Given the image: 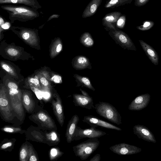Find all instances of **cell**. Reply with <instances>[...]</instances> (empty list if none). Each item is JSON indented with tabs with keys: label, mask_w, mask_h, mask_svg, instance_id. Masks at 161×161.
Listing matches in <instances>:
<instances>
[{
	"label": "cell",
	"mask_w": 161,
	"mask_h": 161,
	"mask_svg": "<svg viewBox=\"0 0 161 161\" xmlns=\"http://www.w3.org/2000/svg\"><path fill=\"white\" fill-rule=\"evenodd\" d=\"M63 153L61 152L58 148H52L50 151V158L51 160L57 158L61 156Z\"/></svg>",
	"instance_id": "484cf974"
},
{
	"label": "cell",
	"mask_w": 161,
	"mask_h": 161,
	"mask_svg": "<svg viewBox=\"0 0 161 161\" xmlns=\"http://www.w3.org/2000/svg\"><path fill=\"white\" fill-rule=\"evenodd\" d=\"M9 94L13 109L20 119H23L24 109L20 93L17 89H10Z\"/></svg>",
	"instance_id": "8992f818"
},
{
	"label": "cell",
	"mask_w": 161,
	"mask_h": 161,
	"mask_svg": "<svg viewBox=\"0 0 161 161\" xmlns=\"http://www.w3.org/2000/svg\"><path fill=\"white\" fill-rule=\"evenodd\" d=\"M82 121L88 124L91 127L96 128L100 126L106 129L116 130L118 131L122 130L120 128L109 123L99 119L96 116L89 115L85 116Z\"/></svg>",
	"instance_id": "ba28073f"
},
{
	"label": "cell",
	"mask_w": 161,
	"mask_h": 161,
	"mask_svg": "<svg viewBox=\"0 0 161 161\" xmlns=\"http://www.w3.org/2000/svg\"><path fill=\"white\" fill-rule=\"evenodd\" d=\"M122 15L121 13L119 11H115L106 14L102 19V24L106 31L115 29L116 24L119 18Z\"/></svg>",
	"instance_id": "4fadbf2b"
},
{
	"label": "cell",
	"mask_w": 161,
	"mask_h": 161,
	"mask_svg": "<svg viewBox=\"0 0 161 161\" xmlns=\"http://www.w3.org/2000/svg\"><path fill=\"white\" fill-rule=\"evenodd\" d=\"M73 102L75 106L80 107L89 110L94 108L92 98L79 94L73 95Z\"/></svg>",
	"instance_id": "7c38bea8"
},
{
	"label": "cell",
	"mask_w": 161,
	"mask_h": 161,
	"mask_svg": "<svg viewBox=\"0 0 161 161\" xmlns=\"http://www.w3.org/2000/svg\"><path fill=\"white\" fill-rule=\"evenodd\" d=\"M2 129L4 132L10 133H17L21 131V129L20 128L10 126H5Z\"/></svg>",
	"instance_id": "f546056e"
},
{
	"label": "cell",
	"mask_w": 161,
	"mask_h": 161,
	"mask_svg": "<svg viewBox=\"0 0 161 161\" xmlns=\"http://www.w3.org/2000/svg\"><path fill=\"white\" fill-rule=\"evenodd\" d=\"M47 140L53 143H57L59 141L58 136L55 131H52L46 135Z\"/></svg>",
	"instance_id": "f1b7e54d"
},
{
	"label": "cell",
	"mask_w": 161,
	"mask_h": 161,
	"mask_svg": "<svg viewBox=\"0 0 161 161\" xmlns=\"http://www.w3.org/2000/svg\"><path fill=\"white\" fill-rule=\"evenodd\" d=\"M60 16V15L58 14H53L51 15L47 19V21H48L49 20H50L54 18H58L59 16Z\"/></svg>",
	"instance_id": "60d3db41"
},
{
	"label": "cell",
	"mask_w": 161,
	"mask_h": 161,
	"mask_svg": "<svg viewBox=\"0 0 161 161\" xmlns=\"http://www.w3.org/2000/svg\"><path fill=\"white\" fill-rule=\"evenodd\" d=\"M8 86L10 89H18V86L15 83L10 82L8 83Z\"/></svg>",
	"instance_id": "d590c367"
},
{
	"label": "cell",
	"mask_w": 161,
	"mask_h": 161,
	"mask_svg": "<svg viewBox=\"0 0 161 161\" xmlns=\"http://www.w3.org/2000/svg\"><path fill=\"white\" fill-rule=\"evenodd\" d=\"M74 67L77 70H81L85 69H91L92 66L88 59L86 56H78L74 59L73 62Z\"/></svg>",
	"instance_id": "ffe728a7"
},
{
	"label": "cell",
	"mask_w": 161,
	"mask_h": 161,
	"mask_svg": "<svg viewBox=\"0 0 161 161\" xmlns=\"http://www.w3.org/2000/svg\"><path fill=\"white\" fill-rule=\"evenodd\" d=\"M109 149L114 153L120 155L135 154L142 151L141 148L125 143L112 146L109 147Z\"/></svg>",
	"instance_id": "52a82bcc"
},
{
	"label": "cell",
	"mask_w": 161,
	"mask_h": 161,
	"mask_svg": "<svg viewBox=\"0 0 161 161\" xmlns=\"http://www.w3.org/2000/svg\"><path fill=\"white\" fill-rule=\"evenodd\" d=\"M35 94H36V95L37 96V97H38L39 98V97H40L41 98H42V96L41 93L40 91L36 89V91L35 90Z\"/></svg>",
	"instance_id": "7bdbcfd3"
},
{
	"label": "cell",
	"mask_w": 161,
	"mask_h": 161,
	"mask_svg": "<svg viewBox=\"0 0 161 161\" xmlns=\"http://www.w3.org/2000/svg\"><path fill=\"white\" fill-rule=\"evenodd\" d=\"M55 100L52 101V104L54 114L58 121L61 126L64 122V116L61 100L58 96H55Z\"/></svg>",
	"instance_id": "5bb4252c"
},
{
	"label": "cell",
	"mask_w": 161,
	"mask_h": 161,
	"mask_svg": "<svg viewBox=\"0 0 161 161\" xmlns=\"http://www.w3.org/2000/svg\"><path fill=\"white\" fill-rule=\"evenodd\" d=\"M120 6L124 5L126 4L130 3L133 0H120Z\"/></svg>",
	"instance_id": "74e56055"
},
{
	"label": "cell",
	"mask_w": 161,
	"mask_h": 161,
	"mask_svg": "<svg viewBox=\"0 0 161 161\" xmlns=\"http://www.w3.org/2000/svg\"><path fill=\"white\" fill-rule=\"evenodd\" d=\"M12 143L11 142H9L7 143H6L3 144L1 146L0 148L1 149H6L11 146L12 145Z\"/></svg>",
	"instance_id": "e575fe53"
},
{
	"label": "cell",
	"mask_w": 161,
	"mask_h": 161,
	"mask_svg": "<svg viewBox=\"0 0 161 161\" xmlns=\"http://www.w3.org/2000/svg\"><path fill=\"white\" fill-rule=\"evenodd\" d=\"M0 111L5 120L8 121L12 120L13 116L10 103L5 91L3 90L0 92Z\"/></svg>",
	"instance_id": "9c48e42d"
},
{
	"label": "cell",
	"mask_w": 161,
	"mask_h": 161,
	"mask_svg": "<svg viewBox=\"0 0 161 161\" xmlns=\"http://www.w3.org/2000/svg\"><path fill=\"white\" fill-rule=\"evenodd\" d=\"M102 0H92L84 10L82 16L86 18L94 15L97 11Z\"/></svg>",
	"instance_id": "d6986e66"
},
{
	"label": "cell",
	"mask_w": 161,
	"mask_h": 161,
	"mask_svg": "<svg viewBox=\"0 0 161 161\" xmlns=\"http://www.w3.org/2000/svg\"><path fill=\"white\" fill-rule=\"evenodd\" d=\"M80 119L77 114L74 115L69 121L65 133V137L67 142L73 141V137Z\"/></svg>",
	"instance_id": "9a60e30c"
},
{
	"label": "cell",
	"mask_w": 161,
	"mask_h": 161,
	"mask_svg": "<svg viewBox=\"0 0 161 161\" xmlns=\"http://www.w3.org/2000/svg\"><path fill=\"white\" fill-rule=\"evenodd\" d=\"M51 80L56 83H59L61 81V77L60 76L55 75L52 78Z\"/></svg>",
	"instance_id": "8d00e7d4"
},
{
	"label": "cell",
	"mask_w": 161,
	"mask_h": 161,
	"mask_svg": "<svg viewBox=\"0 0 161 161\" xmlns=\"http://www.w3.org/2000/svg\"><path fill=\"white\" fill-rule=\"evenodd\" d=\"M100 143L97 138H90L73 147L76 157L82 160L87 159L97 148Z\"/></svg>",
	"instance_id": "3957f363"
},
{
	"label": "cell",
	"mask_w": 161,
	"mask_h": 161,
	"mask_svg": "<svg viewBox=\"0 0 161 161\" xmlns=\"http://www.w3.org/2000/svg\"><path fill=\"white\" fill-rule=\"evenodd\" d=\"M139 42L146 54L154 65L158 64L159 58L157 52L150 45L142 40Z\"/></svg>",
	"instance_id": "e0dca14e"
},
{
	"label": "cell",
	"mask_w": 161,
	"mask_h": 161,
	"mask_svg": "<svg viewBox=\"0 0 161 161\" xmlns=\"http://www.w3.org/2000/svg\"><path fill=\"white\" fill-rule=\"evenodd\" d=\"M24 107L28 113H31L35 107V103L31 97L27 93H25L22 97Z\"/></svg>",
	"instance_id": "7402d4cb"
},
{
	"label": "cell",
	"mask_w": 161,
	"mask_h": 161,
	"mask_svg": "<svg viewBox=\"0 0 161 161\" xmlns=\"http://www.w3.org/2000/svg\"><path fill=\"white\" fill-rule=\"evenodd\" d=\"M40 81L41 83L44 86H47L48 85V83L47 79L44 77H42L40 79Z\"/></svg>",
	"instance_id": "f35d334b"
},
{
	"label": "cell",
	"mask_w": 161,
	"mask_h": 161,
	"mask_svg": "<svg viewBox=\"0 0 161 161\" xmlns=\"http://www.w3.org/2000/svg\"><path fill=\"white\" fill-rule=\"evenodd\" d=\"M29 161H37V158L31 146H29Z\"/></svg>",
	"instance_id": "4dcf8cb0"
},
{
	"label": "cell",
	"mask_w": 161,
	"mask_h": 161,
	"mask_svg": "<svg viewBox=\"0 0 161 161\" xmlns=\"http://www.w3.org/2000/svg\"><path fill=\"white\" fill-rule=\"evenodd\" d=\"M62 46L61 44H58L57 47L56 49V51L57 52H60L62 50Z\"/></svg>",
	"instance_id": "ee69618b"
},
{
	"label": "cell",
	"mask_w": 161,
	"mask_h": 161,
	"mask_svg": "<svg viewBox=\"0 0 161 161\" xmlns=\"http://www.w3.org/2000/svg\"><path fill=\"white\" fill-rule=\"evenodd\" d=\"M80 41L81 43L86 47H91L94 44L93 38L90 34L88 32H85L81 35Z\"/></svg>",
	"instance_id": "603a6c76"
},
{
	"label": "cell",
	"mask_w": 161,
	"mask_h": 161,
	"mask_svg": "<svg viewBox=\"0 0 161 161\" xmlns=\"http://www.w3.org/2000/svg\"><path fill=\"white\" fill-rule=\"evenodd\" d=\"M120 0H108L106 2L104 7L108 8H113L120 6Z\"/></svg>",
	"instance_id": "4316f807"
},
{
	"label": "cell",
	"mask_w": 161,
	"mask_h": 161,
	"mask_svg": "<svg viewBox=\"0 0 161 161\" xmlns=\"http://www.w3.org/2000/svg\"><path fill=\"white\" fill-rule=\"evenodd\" d=\"M100 155L99 153H97L91 158L89 161H100Z\"/></svg>",
	"instance_id": "836d02e7"
},
{
	"label": "cell",
	"mask_w": 161,
	"mask_h": 161,
	"mask_svg": "<svg viewBox=\"0 0 161 161\" xmlns=\"http://www.w3.org/2000/svg\"><path fill=\"white\" fill-rule=\"evenodd\" d=\"M2 67L3 69L8 72H9L10 71V68L6 64H3L2 65Z\"/></svg>",
	"instance_id": "b9f144b4"
},
{
	"label": "cell",
	"mask_w": 161,
	"mask_h": 161,
	"mask_svg": "<svg viewBox=\"0 0 161 161\" xmlns=\"http://www.w3.org/2000/svg\"><path fill=\"white\" fill-rule=\"evenodd\" d=\"M133 131L134 133L139 138L149 142H156L154 135L152 132L144 125H134L133 127Z\"/></svg>",
	"instance_id": "30bf717a"
},
{
	"label": "cell",
	"mask_w": 161,
	"mask_h": 161,
	"mask_svg": "<svg viewBox=\"0 0 161 161\" xmlns=\"http://www.w3.org/2000/svg\"><path fill=\"white\" fill-rule=\"evenodd\" d=\"M108 34L115 41L124 49L136 50V48L132 41L127 34L116 28L115 29L109 30Z\"/></svg>",
	"instance_id": "277c9868"
},
{
	"label": "cell",
	"mask_w": 161,
	"mask_h": 161,
	"mask_svg": "<svg viewBox=\"0 0 161 161\" xmlns=\"http://www.w3.org/2000/svg\"><path fill=\"white\" fill-rule=\"evenodd\" d=\"M36 119L41 123L43 125L49 129H53L55 127L54 121L46 113L40 111L34 115Z\"/></svg>",
	"instance_id": "ac0fdd59"
},
{
	"label": "cell",
	"mask_w": 161,
	"mask_h": 161,
	"mask_svg": "<svg viewBox=\"0 0 161 161\" xmlns=\"http://www.w3.org/2000/svg\"><path fill=\"white\" fill-rule=\"evenodd\" d=\"M75 77L77 82V86L85 87L94 91L95 90L92 86L89 79L87 77L81 76L78 74L74 75Z\"/></svg>",
	"instance_id": "44dd1931"
},
{
	"label": "cell",
	"mask_w": 161,
	"mask_h": 161,
	"mask_svg": "<svg viewBox=\"0 0 161 161\" xmlns=\"http://www.w3.org/2000/svg\"><path fill=\"white\" fill-rule=\"evenodd\" d=\"M126 20V16L122 14L118 19L116 24V27L118 29H122L124 28Z\"/></svg>",
	"instance_id": "83f0119b"
},
{
	"label": "cell",
	"mask_w": 161,
	"mask_h": 161,
	"mask_svg": "<svg viewBox=\"0 0 161 161\" xmlns=\"http://www.w3.org/2000/svg\"><path fill=\"white\" fill-rule=\"evenodd\" d=\"M0 4L24 5L37 10L42 8V6L37 0H0Z\"/></svg>",
	"instance_id": "2e32d148"
},
{
	"label": "cell",
	"mask_w": 161,
	"mask_h": 161,
	"mask_svg": "<svg viewBox=\"0 0 161 161\" xmlns=\"http://www.w3.org/2000/svg\"><path fill=\"white\" fill-rule=\"evenodd\" d=\"M30 82L35 85H37L39 84V80L36 79L31 78L30 80Z\"/></svg>",
	"instance_id": "ab89813d"
},
{
	"label": "cell",
	"mask_w": 161,
	"mask_h": 161,
	"mask_svg": "<svg viewBox=\"0 0 161 161\" xmlns=\"http://www.w3.org/2000/svg\"><path fill=\"white\" fill-rule=\"evenodd\" d=\"M80 90L81 91V92L82 93V95H83L84 96H88V97L90 96L88 94L87 92H86V91H84V90H82L80 88Z\"/></svg>",
	"instance_id": "f6af8a7d"
},
{
	"label": "cell",
	"mask_w": 161,
	"mask_h": 161,
	"mask_svg": "<svg viewBox=\"0 0 161 161\" xmlns=\"http://www.w3.org/2000/svg\"><path fill=\"white\" fill-rule=\"evenodd\" d=\"M154 23L152 21L145 20L143 22L142 25L136 27L139 30L145 31L151 29L154 25Z\"/></svg>",
	"instance_id": "d4e9b609"
},
{
	"label": "cell",
	"mask_w": 161,
	"mask_h": 161,
	"mask_svg": "<svg viewBox=\"0 0 161 161\" xmlns=\"http://www.w3.org/2000/svg\"><path fill=\"white\" fill-rule=\"evenodd\" d=\"M19 160L21 161H27L29 159V146L26 144L21 147L19 154Z\"/></svg>",
	"instance_id": "cb8c5ba5"
},
{
	"label": "cell",
	"mask_w": 161,
	"mask_h": 161,
	"mask_svg": "<svg viewBox=\"0 0 161 161\" xmlns=\"http://www.w3.org/2000/svg\"><path fill=\"white\" fill-rule=\"evenodd\" d=\"M106 134L105 132L97 129L96 128L91 127L89 128L83 129L77 126L73 137V141L86 138H98Z\"/></svg>",
	"instance_id": "5b68a950"
},
{
	"label": "cell",
	"mask_w": 161,
	"mask_h": 161,
	"mask_svg": "<svg viewBox=\"0 0 161 161\" xmlns=\"http://www.w3.org/2000/svg\"><path fill=\"white\" fill-rule=\"evenodd\" d=\"M7 53L9 55L12 56H16L18 53L17 50L12 48L8 49L7 50Z\"/></svg>",
	"instance_id": "d6a6232c"
},
{
	"label": "cell",
	"mask_w": 161,
	"mask_h": 161,
	"mask_svg": "<svg viewBox=\"0 0 161 161\" xmlns=\"http://www.w3.org/2000/svg\"><path fill=\"white\" fill-rule=\"evenodd\" d=\"M150 97L148 93L138 96L129 105L128 109L132 111H139L144 109L149 104Z\"/></svg>",
	"instance_id": "8fae6325"
},
{
	"label": "cell",
	"mask_w": 161,
	"mask_h": 161,
	"mask_svg": "<svg viewBox=\"0 0 161 161\" xmlns=\"http://www.w3.org/2000/svg\"><path fill=\"white\" fill-rule=\"evenodd\" d=\"M97 113L111 122L117 125L122 124L121 117L116 108L110 103L99 102L95 105Z\"/></svg>",
	"instance_id": "7a4b0ae2"
},
{
	"label": "cell",
	"mask_w": 161,
	"mask_h": 161,
	"mask_svg": "<svg viewBox=\"0 0 161 161\" xmlns=\"http://www.w3.org/2000/svg\"><path fill=\"white\" fill-rule=\"evenodd\" d=\"M149 0H135V5L137 7L143 6L147 4Z\"/></svg>",
	"instance_id": "1f68e13d"
},
{
	"label": "cell",
	"mask_w": 161,
	"mask_h": 161,
	"mask_svg": "<svg viewBox=\"0 0 161 161\" xmlns=\"http://www.w3.org/2000/svg\"><path fill=\"white\" fill-rule=\"evenodd\" d=\"M1 8L8 13L12 23L16 20L22 22L32 20L39 16L37 10L24 5L8 4L1 6Z\"/></svg>",
	"instance_id": "6da1fadb"
}]
</instances>
